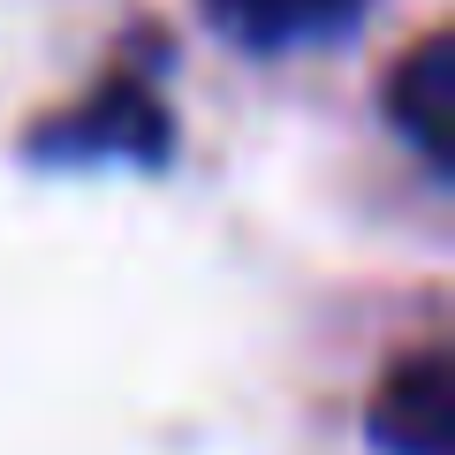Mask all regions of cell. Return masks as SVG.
Wrapping results in <instances>:
<instances>
[{"mask_svg": "<svg viewBox=\"0 0 455 455\" xmlns=\"http://www.w3.org/2000/svg\"><path fill=\"white\" fill-rule=\"evenodd\" d=\"M387 122L410 152L425 160V175L455 167V46L440 31H425L410 46V61L387 84Z\"/></svg>", "mask_w": 455, "mask_h": 455, "instance_id": "7a4b0ae2", "label": "cell"}, {"mask_svg": "<svg viewBox=\"0 0 455 455\" xmlns=\"http://www.w3.org/2000/svg\"><path fill=\"white\" fill-rule=\"evenodd\" d=\"M364 433L379 455H455V372L440 341H425L379 372Z\"/></svg>", "mask_w": 455, "mask_h": 455, "instance_id": "6da1fadb", "label": "cell"}, {"mask_svg": "<svg viewBox=\"0 0 455 455\" xmlns=\"http://www.w3.org/2000/svg\"><path fill=\"white\" fill-rule=\"evenodd\" d=\"M205 16L251 53H304L349 31L357 0H205Z\"/></svg>", "mask_w": 455, "mask_h": 455, "instance_id": "3957f363", "label": "cell"}]
</instances>
